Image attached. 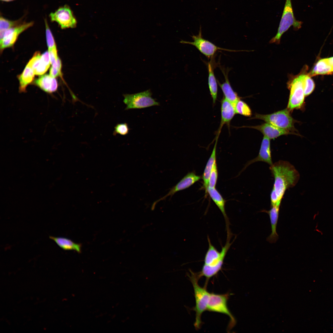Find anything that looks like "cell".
I'll list each match as a JSON object with an SVG mask.
<instances>
[{"instance_id": "obj_1", "label": "cell", "mask_w": 333, "mask_h": 333, "mask_svg": "<svg viewBox=\"0 0 333 333\" xmlns=\"http://www.w3.org/2000/svg\"><path fill=\"white\" fill-rule=\"evenodd\" d=\"M269 169L274 180L270 195L271 207L280 206L286 191L295 186L300 175L294 166L286 161L275 162L270 166Z\"/></svg>"}, {"instance_id": "obj_2", "label": "cell", "mask_w": 333, "mask_h": 333, "mask_svg": "<svg viewBox=\"0 0 333 333\" xmlns=\"http://www.w3.org/2000/svg\"><path fill=\"white\" fill-rule=\"evenodd\" d=\"M231 236H227V241L219 252L213 245L208 236V248L204 258V264L199 273L200 277L204 276L209 279L214 276L221 269L224 261L232 243L230 242Z\"/></svg>"}, {"instance_id": "obj_3", "label": "cell", "mask_w": 333, "mask_h": 333, "mask_svg": "<svg viewBox=\"0 0 333 333\" xmlns=\"http://www.w3.org/2000/svg\"><path fill=\"white\" fill-rule=\"evenodd\" d=\"M191 275L190 278L193 286L194 292L195 305L193 310L195 312V322L194 326L196 329H199L201 326V317L203 313L207 310L209 301L210 293L205 288L200 286L198 280L200 278L198 274L190 271Z\"/></svg>"}, {"instance_id": "obj_4", "label": "cell", "mask_w": 333, "mask_h": 333, "mask_svg": "<svg viewBox=\"0 0 333 333\" xmlns=\"http://www.w3.org/2000/svg\"><path fill=\"white\" fill-rule=\"evenodd\" d=\"M302 22L297 20L294 16L291 0H286L277 33L269 41L270 43H280L283 34L292 26L294 30L301 27Z\"/></svg>"}, {"instance_id": "obj_5", "label": "cell", "mask_w": 333, "mask_h": 333, "mask_svg": "<svg viewBox=\"0 0 333 333\" xmlns=\"http://www.w3.org/2000/svg\"><path fill=\"white\" fill-rule=\"evenodd\" d=\"M305 74L301 73L291 76L288 82V87L290 90V95L287 109L292 110L300 108L302 105L305 96L303 85V79Z\"/></svg>"}, {"instance_id": "obj_6", "label": "cell", "mask_w": 333, "mask_h": 333, "mask_svg": "<svg viewBox=\"0 0 333 333\" xmlns=\"http://www.w3.org/2000/svg\"><path fill=\"white\" fill-rule=\"evenodd\" d=\"M253 118L263 120L266 123L289 131L294 129L295 121L287 109L269 114L256 113Z\"/></svg>"}, {"instance_id": "obj_7", "label": "cell", "mask_w": 333, "mask_h": 333, "mask_svg": "<svg viewBox=\"0 0 333 333\" xmlns=\"http://www.w3.org/2000/svg\"><path fill=\"white\" fill-rule=\"evenodd\" d=\"M152 95L150 89L134 94H123V102L126 105L125 109H141L159 105V103L152 97Z\"/></svg>"}, {"instance_id": "obj_8", "label": "cell", "mask_w": 333, "mask_h": 333, "mask_svg": "<svg viewBox=\"0 0 333 333\" xmlns=\"http://www.w3.org/2000/svg\"><path fill=\"white\" fill-rule=\"evenodd\" d=\"M229 295L228 294H217L210 293L209 301L207 310L211 312L219 313L225 314L230 319L228 330L230 331L236 323V321L233 315L228 309L227 302Z\"/></svg>"}, {"instance_id": "obj_9", "label": "cell", "mask_w": 333, "mask_h": 333, "mask_svg": "<svg viewBox=\"0 0 333 333\" xmlns=\"http://www.w3.org/2000/svg\"><path fill=\"white\" fill-rule=\"evenodd\" d=\"M191 37L193 40L192 42L182 40L180 41V43L194 46L201 53L208 59L212 58L216 52L219 50L237 51L236 50H229L217 46L211 42L203 38L201 26L198 34L193 35Z\"/></svg>"}, {"instance_id": "obj_10", "label": "cell", "mask_w": 333, "mask_h": 333, "mask_svg": "<svg viewBox=\"0 0 333 333\" xmlns=\"http://www.w3.org/2000/svg\"><path fill=\"white\" fill-rule=\"evenodd\" d=\"M49 17L51 21L57 23L62 29L74 28L76 26V20L71 10L67 5L60 7L54 12L51 13Z\"/></svg>"}, {"instance_id": "obj_11", "label": "cell", "mask_w": 333, "mask_h": 333, "mask_svg": "<svg viewBox=\"0 0 333 333\" xmlns=\"http://www.w3.org/2000/svg\"><path fill=\"white\" fill-rule=\"evenodd\" d=\"M34 22H23L10 28L4 33L0 37V47L2 52L5 48L12 46L16 41L19 35L25 30L31 27Z\"/></svg>"}, {"instance_id": "obj_12", "label": "cell", "mask_w": 333, "mask_h": 333, "mask_svg": "<svg viewBox=\"0 0 333 333\" xmlns=\"http://www.w3.org/2000/svg\"><path fill=\"white\" fill-rule=\"evenodd\" d=\"M201 178V176L196 175L194 172L188 173L177 184L171 188L166 195L154 202L152 207V209H154L155 205L159 202L165 200L168 197H172L177 192L189 188Z\"/></svg>"}, {"instance_id": "obj_13", "label": "cell", "mask_w": 333, "mask_h": 333, "mask_svg": "<svg viewBox=\"0 0 333 333\" xmlns=\"http://www.w3.org/2000/svg\"><path fill=\"white\" fill-rule=\"evenodd\" d=\"M51 64L49 53L46 51L41 55L36 52L27 64L33 70L35 75H41L45 73Z\"/></svg>"}, {"instance_id": "obj_14", "label": "cell", "mask_w": 333, "mask_h": 333, "mask_svg": "<svg viewBox=\"0 0 333 333\" xmlns=\"http://www.w3.org/2000/svg\"><path fill=\"white\" fill-rule=\"evenodd\" d=\"M270 139L264 136L262 139L259 154L257 157L249 161L244 170L251 164L258 161L265 162L270 166L273 164L270 149Z\"/></svg>"}, {"instance_id": "obj_15", "label": "cell", "mask_w": 333, "mask_h": 333, "mask_svg": "<svg viewBox=\"0 0 333 333\" xmlns=\"http://www.w3.org/2000/svg\"><path fill=\"white\" fill-rule=\"evenodd\" d=\"M236 113L235 105L224 97L221 102V121L217 135H219L224 125L229 126L230 122Z\"/></svg>"}, {"instance_id": "obj_16", "label": "cell", "mask_w": 333, "mask_h": 333, "mask_svg": "<svg viewBox=\"0 0 333 333\" xmlns=\"http://www.w3.org/2000/svg\"><path fill=\"white\" fill-rule=\"evenodd\" d=\"M34 84L44 92L51 94L56 91L58 83L56 78L49 74H45L35 80Z\"/></svg>"}, {"instance_id": "obj_17", "label": "cell", "mask_w": 333, "mask_h": 333, "mask_svg": "<svg viewBox=\"0 0 333 333\" xmlns=\"http://www.w3.org/2000/svg\"><path fill=\"white\" fill-rule=\"evenodd\" d=\"M248 127L259 130L264 136L269 139H274L281 135L292 134V133L289 131L280 129L267 123L260 125Z\"/></svg>"}, {"instance_id": "obj_18", "label": "cell", "mask_w": 333, "mask_h": 333, "mask_svg": "<svg viewBox=\"0 0 333 333\" xmlns=\"http://www.w3.org/2000/svg\"><path fill=\"white\" fill-rule=\"evenodd\" d=\"M280 206H274L271 207L269 210H263L261 211L268 214L270 219L271 225V233L266 239L267 241L273 243H275L278 239V235L277 233V226L278 223Z\"/></svg>"}, {"instance_id": "obj_19", "label": "cell", "mask_w": 333, "mask_h": 333, "mask_svg": "<svg viewBox=\"0 0 333 333\" xmlns=\"http://www.w3.org/2000/svg\"><path fill=\"white\" fill-rule=\"evenodd\" d=\"M207 193L222 213L225 220L227 233L230 232L229 229V222L226 212L225 204L226 201L223 198L220 193L215 188L208 187Z\"/></svg>"}, {"instance_id": "obj_20", "label": "cell", "mask_w": 333, "mask_h": 333, "mask_svg": "<svg viewBox=\"0 0 333 333\" xmlns=\"http://www.w3.org/2000/svg\"><path fill=\"white\" fill-rule=\"evenodd\" d=\"M221 69L224 76L225 81L222 83L218 81V84L223 92L224 97L235 105L236 103L240 100V98L231 85L228 77V71H225L222 68Z\"/></svg>"}, {"instance_id": "obj_21", "label": "cell", "mask_w": 333, "mask_h": 333, "mask_svg": "<svg viewBox=\"0 0 333 333\" xmlns=\"http://www.w3.org/2000/svg\"><path fill=\"white\" fill-rule=\"evenodd\" d=\"M219 135H217L212 154L209 158L205 167L202 175L203 181V187L205 193H207V189L208 186V182L211 171L214 163L216 161V150Z\"/></svg>"}, {"instance_id": "obj_22", "label": "cell", "mask_w": 333, "mask_h": 333, "mask_svg": "<svg viewBox=\"0 0 333 333\" xmlns=\"http://www.w3.org/2000/svg\"><path fill=\"white\" fill-rule=\"evenodd\" d=\"M35 75L31 68L27 65L22 73L18 76L19 81V91L20 92H25L28 85L34 79Z\"/></svg>"}, {"instance_id": "obj_23", "label": "cell", "mask_w": 333, "mask_h": 333, "mask_svg": "<svg viewBox=\"0 0 333 333\" xmlns=\"http://www.w3.org/2000/svg\"><path fill=\"white\" fill-rule=\"evenodd\" d=\"M50 239L54 241L62 249L65 250H74L78 253L81 252V245L76 243L71 240L64 237L50 236Z\"/></svg>"}, {"instance_id": "obj_24", "label": "cell", "mask_w": 333, "mask_h": 333, "mask_svg": "<svg viewBox=\"0 0 333 333\" xmlns=\"http://www.w3.org/2000/svg\"><path fill=\"white\" fill-rule=\"evenodd\" d=\"M212 61L210 60L208 64V83L210 94L212 99L213 104H215L218 92L217 81L214 72Z\"/></svg>"}, {"instance_id": "obj_25", "label": "cell", "mask_w": 333, "mask_h": 333, "mask_svg": "<svg viewBox=\"0 0 333 333\" xmlns=\"http://www.w3.org/2000/svg\"><path fill=\"white\" fill-rule=\"evenodd\" d=\"M333 73V68L329 64L327 58L319 60L309 74L310 76L318 75L331 74Z\"/></svg>"}, {"instance_id": "obj_26", "label": "cell", "mask_w": 333, "mask_h": 333, "mask_svg": "<svg viewBox=\"0 0 333 333\" xmlns=\"http://www.w3.org/2000/svg\"><path fill=\"white\" fill-rule=\"evenodd\" d=\"M23 23V22H22ZM21 19L10 20L1 16L0 18V37L6 30L15 27L22 23Z\"/></svg>"}, {"instance_id": "obj_27", "label": "cell", "mask_w": 333, "mask_h": 333, "mask_svg": "<svg viewBox=\"0 0 333 333\" xmlns=\"http://www.w3.org/2000/svg\"><path fill=\"white\" fill-rule=\"evenodd\" d=\"M236 113L244 116L249 117L252 115L251 110L249 106L245 102L239 100L235 105Z\"/></svg>"}, {"instance_id": "obj_28", "label": "cell", "mask_w": 333, "mask_h": 333, "mask_svg": "<svg viewBox=\"0 0 333 333\" xmlns=\"http://www.w3.org/2000/svg\"><path fill=\"white\" fill-rule=\"evenodd\" d=\"M46 36L48 51L57 50L56 44L51 32L49 27L47 21L45 19Z\"/></svg>"}, {"instance_id": "obj_29", "label": "cell", "mask_w": 333, "mask_h": 333, "mask_svg": "<svg viewBox=\"0 0 333 333\" xmlns=\"http://www.w3.org/2000/svg\"><path fill=\"white\" fill-rule=\"evenodd\" d=\"M303 85L305 96L307 97L313 92L315 88L314 82L308 74L304 75Z\"/></svg>"}, {"instance_id": "obj_30", "label": "cell", "mask_w": 333, "mask_h": 333, "mask_svg": "<svg viewBox=\"0 0 333 333\" xmlns=\"http://www.w3.org/2000/svg\"><path fill=\"white\" fill-rule=\"evenodd\" d=\"M218 176L217 167L216 161L214 163L211 171L209 179L208 187L215 188Z\"/></svg>"}, {"instance_id": "obj_31", "label": "cell", "mask_w": 333, "mask_h": 333, "mask_svg": "<svg viewBox=\"0 0 333 333\" xmlns=\"http://www.w3.org/2000/svg\"><path fill=\"white\" fill-rule=\"evenodd\" d=\"M130 130V129L127 123L118 124L114 127L113 135L115 136L117 134H119L125 135L129 133Z\"/></svg>"}, {"instance_id": "obj_32", "label": "cell", "mask_w": 333, "mask_h": 333, "mask_svg": "<svg viewBox=\"0 0 333 333\" xmlns=\"http://www.w3.org/2000/svg\"><path fill=\"white\" fill-rule=\"evenodd\" d=\"M49 75L54 78L59 76L62 77V72L60 71L57 68H55L52 66L50 68Z\"/></svg>"}, {"instance_id": "obj_33", "label": "cell", "mask_w": 333, "mask_h": 333, "mask_svg": "<svg viewBox=\"0 0 333 333\" xmlns=\"http://www.w3.org/2000/svg\"><path fill=\"white\" fill-rule=\"evenodd\" d=\"M327 59L329 64L333 68V56L327 58Z\"/></svg>"}, {"instance_id": "obj_34", "label": "cell", "mask_w": 333, "mask_h": 333, "mask_svg": "<svg viewBox=\"0 0 333 333\" xmlns=\"http://www.w3.org/2000/svg\"><path fill=\"white\" fill-rule=\"evenodd\" d=\"M14 0H1V1H3V2H11V1H14Z\"/></svg>"}]
</instances>
